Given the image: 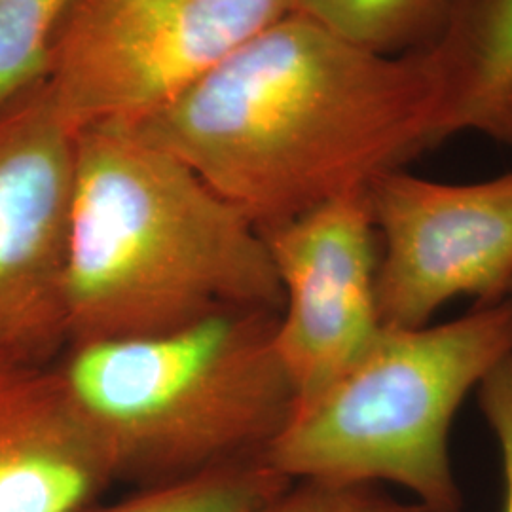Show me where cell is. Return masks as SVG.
Returning a JSON list of instances; mask_svg holds the SVG:
<instances>
[{"label":"cell","instance_id":"cell-1","mask_svg":"<svg viewBox=\"0 0 512 512\" xmlns=\"http://www.w3.org/2000/svg\"><path fill=\"white\" fill-rule=\"evenodd\" d=\"M463 76L456 21L429 44L378 54L293 12L124 126L264 232L454 137Z\"/></svg>","mask_w":512,"mask_h":512},{"label":"cell","instance_id":"cell-2","mask_svg":"<svg viewBox=\"0 0 512 512\" xmlns=\"http://www.w3.org/2000/svg\"><path fill=\"white\" fill-rule=\"evenodd\" d=\"M67 348L283 306L266 239L177 156L124 124L78 131L63 277Z\"/></svg>","mask_w":512,"mask_h":512},{"label":"cell","instance_id":"cell-3","mask_svg":"<svg viewBox=\"0 0 512 512\" xmlns=\"http://www.w3.org/2000/svg\"><path fill=\"white\" fill-rule=\"evenodd\" d=\"M277 313L230 311L183 329L67 348L59 366L116 480L141 488L262 458L293 418Z\"/></svg>","mask_w":512,"mask_h":512},{"label":"cell","instance_id":"cell-4","mask_svg":"<svg viewBox=\"0 0 512 512\" xmlns=\"http://www.w3.org/2000/svg\"><path fill=\"white\" fill-rule=\"evenodd\" d=\"M509 355V298L440 325L384 327L357 365L294 412L262 461L289 480L395 484L433 511L463 512L452 425Z\"/></svg>","mask_w":512,"mask_h":512},{"label":"cell","instance_id":"cell-5","mask_svg":"<svg viewBox=\"0 0 512 512\" xmlns=\"http://www.w3.org/2000/svg\"><path fill=\"white\" fill-rule=\"evenodd\" d=\"M296 0H74L55 35L48 86L76 131L162 109Z\"/></svg>","mask_w":512,"mask_h":512},{"label":"cell","instance_id":"cell-6","mask_svg":"<svg viewBox=\"0 0 512 512\" xmlns=\"http://www.w3.org/2000/svg\"><path fill=\"white\" fill-rule=\"evenodd\" d=\"M366 194L380 241L382 327H425L458 298L476 306L509 298L512 171L478 183H439L395 169Z\"/></svg>","mask_w":512,"mask_h":512},{"label":"cell","instance_id":"cell-7","mask_svg":"<svg viewBox=\"0 0 512 512\" xmlns=\"http://www.w3.org/2000/svg\"><path fill=\"white\" fill-rule=\"evenodd\" d=\"M76 139L48 82L0 112V351L44 363L67 349Z\"/></svg>","mask_w":512,"mask_h":512},{"label":"cell","instance_id":"cell-8","mask_svg":"<svg viewBox=\"0 0 512 512\" xmlns=\"http://www.w3.org/2000/svg\"><path fill=\"white\" fill-rule=\"evenodd\" d=\"M283 293L275 353L294 412L336 384L378 340L380 241L366 190L262 232Z\"/></svg>","mask_w":512,"mask_h":512},{"label":"cell","instance_id":"cell-9","mask_svg":"<svg viewBox=\"0 0 512 512\" xmlns=\"http://www.w3.org/2000/svg\"><path fill=\"white\" fill-rule=\"evenodd\" d=\"M114 478L59 366L0 351V512H84Z\"/></svg>","mask_w":512,"mask_h":512},{"label":"cell","instance_id":"cell-10","mask_svg":"<svg viewBox=\"0 0 512 512\" xmlns=\"http://www.w3.org/2000/svg\"><path fill=\"white\" fill-rule=\"evenodd\" d=\"M465 38V78L456 133H478L512 152V0H484L458 18Z\"/></svg>","mask_w":512,"mask_h":512},{"label":"cell","instance_id":"cell-11","mask_svg":"<svg viewBox=\"0 0 512 512\" xmlns=\"http://www.w3.org/2000/svg\"><path fill=\"white\" fill-rule=\"evenodd\" d=\"M293 480L262 458L239 459L139 492L84 512H249L285 490Z\"/></svg>","mask_w":512,"mask_h":512},{"label":"cell","instance_id":"cell-12","mask_svg":"<svg viewBox=\"0 0 512 512\" xmlns=\"http://www.w3.org/2000/svg\"><path fill=\"white\" fill-rule=\"evenodd\" d=\"M74 0H0V112L50 78L55 35Z\"/></svg>","mask_w":512,"mask_h":512},{"label":"cell","instance_id":"cell-13","mask_svg":"<svg viewBox=\"0 0 512 512\" xmlns=\"http://www.w3.org/2000/svg\"><path fill=\"white\" fill-rule=\"evenodd\" d=\"M442 0H296L294 12L378 54H399L437 14Z\"/></svg>","mask_w":512,"mask_h":512},{"label":"cell","instance_id":"cell-14","mask_svg":"<svg viewBox=\"0 0 512 512\" xmlns=\"http://www.w3.org/2000/svg\"><path fill=\"white\" fill-rule=\"evenodd\" d=\"M249 512H439L403 501L378 484L293 480L285 490Z\"/></svg>","mask_w":512,"mask_h":512},{"label":"cell","instance_id":"cell-15","mask_svg":"<svg viewBox=\"0 0 512 512\" xmlns=\"http://www.w3.org/2000/svg\"><path fill=\"white\" fill-rule=\"evenodd\" d=\"M478 408L499 446L503 471V509L512 512V355L476 387Z\"/></svg>","mask_w":512,"mask_h":512},{"label":"cell","instance_id":"cell-16","mask_svg":"<svg viewBox=\"0 0 512 512\" xmlns=\"http://www.w3.org/2000/svg\"><path fill=\"white\" fill-rule=\"evenodd\" d=\"M509 300H511V302H512V289H511V294H509Z\"/></svg>","mask_w":512,"mask_h":512}]
</instances>
